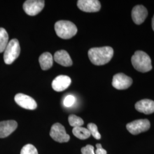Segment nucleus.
<instances>
[{
    "mask_svg": "<svg viewBox=\"0 0 154 154\" xmlns=\"http://www.w3.org/2000/svg\"><path fill=\"white\" fill-rule=\"evenodd\" d=\"M113 55L114 50L110 46L93 48L88 51L89 60L93 64L97 66H101L109 63Z\"/></svg>",
    "mask_w": 154,
    "mask_h": 154,
    "instance_id": "f257e3e1",
    "label": "nucleus"
},
{
    "mask_svg": "<svg viewBox=\"0 0 154 154\" xmlns=\"http://www.w3.org/2000/svg\"><path fill=\"white\" fill-rule=\"evenodd\" d=\"M131 63L135 69L141 72H149L152 68L151 60L149 55L140 50L135 51L132 55Z\"/></svg>",
    "mask_w": 154,
    "mask_h": 154,
    "instance_id": "f03ea898",
    "label": "nucleus"
},
{
    "mask_svg": "<svg viewBox=\"0 0 154 154\" xmlns=\"http://www.w3.org/2000/svg\"><path fill=\"white\" fill-rule=\"evenodd\" d=\"M54 29L57 35L65 39L71 38L77 34L78 31L77 26L74 23L65 20L56 22Z\"/></svg>",
    "mask_w": 154,
    "mask_h": 154,
    "instance_id": "7ed1b4c3",
    "label": "nucleus"
},
{
    "mask_svg": "<svg viewBox=\"0 0 154 154\" xmlns=\"http://www.w3.org/2000/svg\"><path fill=\"white\" fill-rule=\"evenodd\" d=\"M20 46L17 39H13L7 45L4 54V60L7 65H11L20 54Z\"/></svg>",
    "mask_w": 154,
    "mask_h": 154,
    "instance_id": "20e7f679",
    "label": "nucleus"
},
{
    "mask_svg": "<svg viewBox=\"0 0 154 154\" xmlns=\"http://www.w3.org/2000/svg\"><path fill=\"white\" fill-rule=\"evenodd\" d=\"M50 135L59 143H65L70 140V136L66 133L65 127L59 123H56L51 126Z\"/></svg>",
    "mask_w": 154,
    "mask_h": 154,
    "instance_id": "39448f33",
    "label": "nucleus"
},
{
    "mask_svg": "<svg viewBox=\"0 0 154 154\" xmlns=\"http://www.w3.org/2000/svg\"><path fill=\"white\" fill-rule=\"evenodd\" d=\"M126 128L132 135H138L149 130L150 128V122L148 119H138L128 123Z\"/></svg>",
    "mask_w": 154,
    "mask_h": 154,
    "instance_id": "423d86ee",
    "label": "nucleus"
},
{
    "mask_svg": "<svg viewBox=\"0 0 154 154\" xmlns=\"http://www.w3.org/2000/svg\"><path fill=\"white\" fill-rule=\"evenodd\" d=\"M44 6V1L28 0L24 2L23 8L28 15L34 16L42 11Z\"/></svg>",
    "mask_w": 154,
    "mask_h": 154,
    "instance_id": "0eeeda50",
    "label": "nucleus"
},
{
    "mask_svg": "<svg viewBox=\"0 0 154 154\" xmlns=\"http://www.w3.org/2000/svg\"><path fill=\"white\" fill-rule=\"evenodd\" d=\"M132 83L131 78L128 77L123 73H118L113 77L112 85L116 89L125 90L130 88Z\"/></svg>",
    "mask_w": 154,
    "mask_h": 154,
    "instance_id": "6e6552de",
    "label": "nucleus"
},
{
    "mask_svg": "<svg viewBox=\"0 0 154 154\" xmlns=\"http://www.w3.org/2000/svg\"><path fill=\"white\" fill-rule=\"evenodd\" d=\"M14 100L17 105L25 109L33 110L37 107L35 100L24 94H17L14 97Z\"/></svg>",
    "mask_w": 154,
    "mask_h": 154,
    "instance_id": "1a4fd4ad",
    "label": "nucleus"
},
{
    "mask_svg": "<svg viewBox=\"0 0 154 154\" xmlns=\"http://www.w3.org/2000/svg\"><path fill=\"white\" fill-rule=\"evenodd\" d=\"M77 6L82 11L87 13H94L99 11L101 5L98 0H79Z\"/></svg>",
    "mask_w": 154,
    "mask_h": 154,
    "instance_id": "9d476101",
    "label": "nucleus"
},
{
    "mask_svg": "<svg viewBox=\"0 0 154 154\" xmlns=\"http://www.w3.org/2000/svg\"><path fill=\"white\" fill-rule=\"evenodd\" d=\"M148 16L147 9L143 5H137L132 9L131 16L134 23L140 25L143 23Z\"/></svg>",
    "mask_w": 154,
    "mask_h": 154,
    "instance_id": "9b49d317",
    "label": "nucleus"
},
{
    "mask_svg": "<svg viewBox=\"0 0 154 154\" xmlns=\"http://www.w3.org/2000/svg\"><path fill=\"white\" fill-rule=\"evenodd\" d=\"M71 78L67 75H61L56 77L52 82V88L58 92H61L66 90L71 84Z\"/></svg>",
    "mask_w": 154,
    "mask_h": 154,
    "instance_id": "f8f14e48",
    "label": "nucleus"
},
{
    "mask_svg": "<svg viewBox=\"0 0 154 154\" xmlns=\"http://www.w3.org/2000/svg\"><path fill=\"white\" fill-rule=\"evenodd\" d=\"M17 126V122L13 120L0 122V138H6L10 135L16 130Z\"/></svg>",
    "mask_w": 154,
    "mask_h": 154,
    "instance_id": "ddd939ff",
    "label": "nucleus"
},
{
    "mask_svg": "<svg viewBox=\"0 0 154 154\" xmlns=\"http://www.w3.org/2000/svg\"><path fill=\"white\" fill-rule=\"evenodd\" d=\"M135 107L140 112L151 114L154 112V101L150 99H142L135 103Z\"/></svg>",
    "mask_w": 154,
    "mask_h": 154,
    "instance_id": "4468645a",
    "label": "nucleus"
},
{
    "mask_svg": "<svg viewBox=\"0 0 154 154\" xmlns=\"http://www.w3.org/2000/svg\"><path fill=\"white\" fill-rule=\"evenodd\" d=\"M55 62L62 66L69 67L72 65V58L69 53L64 50L57 51L54 55Z\"/></svg>",
    "mask_w": 154,
    "mask_h": 154,
    "instance_id": "2eb2a0df",
    "label": "nucleus"
},
{
    "mask_svg": "<svg viewBox=\"0 0 154 154\" xmlns=\"http://www.w3.org/2000/svg\"><path fill=\"white\" fill-rule=\"evenodd\" d=\"M39 62L41 69L43 70H47L50 69L53 64V58L52 55L48 52H46L40 55Z\"/></svg>",
    "mask_w": 154,
    "mask_h": 154,
    "instance_id": "dca6fc26",
    "label": "nucleus"
},
{
    "mask_svg": "<svg viewBox=\"0 0 154 154\" xmlns=\"http://www.w3.org/2000/svg\"><path fill=\"white\" fill-rule=\"evenodd\" d=\"M72 133L75 137L81 140L86 139L91 135L88 129L82 127H74L72 129Z\"/></svg>",
    "mask_w": 154,
    "mask_h": 154,
    "instance_id": "f3484780",
    "label": "nucleus"
},
{
    "mask_svg": "<svg viewBox=\"0 0 154 154\" xmlns=\"http://www.w3.org/2000/svg\"><path fill=\"white\" fill-rule=\"evenodd\" d=\"M9 36L5 29L0 28V53L4 51L8 44Z\"/></svg>",
    "mask_w": 154,
    "mask_h": 154,
    "instance_id": "a211bd4d",
    "label": "nucleus"
},
{
    "mask_svg": "<svg viewBox=\"0 0 154 154\" xmlns=\"http://www.w3.org/2000/svg\"><path fill=\"white\" fill-rule=\"evenodd\" d=\"M69 123L71 126L77 127L82 126L84 123V122L81 118L72 114L69 116Z\"/></svg>",
    "mask_w": 154,
    "mask_h": 154,
    "instance_id": "6ab92c4d",
    "label": "nucleus"
},
{
    "mask_svg": "<svg viewBox=\"0 0 154 154\" xmlns=\"http://www.w3.org/2000/svg\"><path fill=\"white\" fill-rule=\"evenodd\" d=\"M88 129L90 132L91 135H92L94 138L97 140H99L101 138V135L98 132V127L97 125L93 123H88Z\"/></svg>",
    "mask_w": 154,
    "mask_h": 154,
    "instance_id": "aec40b11",
    "label": "nucleus"
},
{
    "mask_svg": "<svg viewBox=\"0 0 154 154\" xmlns=\"http://www.w3.org/2000/svg\"><path fill=\"white\" fill-rule=\"evenodd\" d=\"M20 154H38L37 149L31 144H28L22 147Z\"/></svg>",
    "mask_w": 154,
    "mask_h": 154,
    "instance_id": "412c9836",
    "label": "nucleus"
},
{
    "mask_svg": "<svg viewBox=\"0 0 154 154\" xmlns=\"http://www.w3.org/2000/svg\"><path fill=\"white\" fill-rule=\"evenodd\" d=\"M75 102V98L73 95H67L64 99L63 104L67 107H69L74 105Z\"/></svg>",
    "mask_w": 154,
    "mask_h": 154,
    "instance_id": "4be33fe9",
    "label": "nucleus"
},
{
    "mask_svg": "<svg viewBox=\"0 0 154 154\" xmlns=\"http://www.w3.org/2000/svg\"><path fill=\"white\" fill-rule=\"evenodd\" d=\"M81 154H95L94 152V148L93 146L88 144L85 147L81 149Z\"/></svg>",
    "mask_w": 154,
    "mask_h": 154,
    "instance_id": "5701e85b",
    "label": "nucleus"
},
{
    "mask_svg": "<svg viewBox=\"0 0 154 154\" xmlns=\"http://www.w3.org/2000/svg\"><path fill=\"white\" fill-rule=\"evenodd\" d=\"M96 147L97 149L95 151V154H107V151L105 150V149H103L102 147V145L99 143H98L96 144Z\"/></svg>",
    "mask_w": 154,
    "mask_h": 154,
    "instance_id": "b1692460",
    "label": "nucleus"
},
{
    "mask_svg": "<svg viewBox=\"0 0 154 154\" xmlns=\"http://www.w3.org/2000/svg\"><path fill=\"white\" fill-rule=\"evenodd\" d=\"M152 29L154 31V15L153 17H152Z\"/></svg>",
    "mask_w": 154,
    "mask_h": 154,
    "instance_id": "393cba45",
    "label": "nucleus"
}]
</instances>
